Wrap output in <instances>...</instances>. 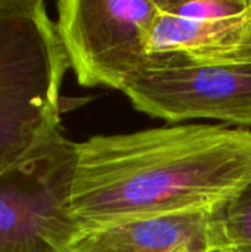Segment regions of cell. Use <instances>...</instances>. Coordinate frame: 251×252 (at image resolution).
I'll use <instances>...</instances> for the list:
<instances>
[{
	"label": "cell",
	"instance_id": "1",
	"mask_svg": "<svg viewBox=\"0 0 251 252\" xmlns=\"http://www.w3.org/2000/svg\"><path fill=\"white\" fill-rule=\"evenodd\" d=\"M77 233L145 217L222 207L251 177V131L176 124L92 136L75 145Z\"/></svg>",
	"mask_w": 251,
	"mask_h": 252
},
{
	"label": "cell",
	"instance_id": "2",
	"mask_svg": "<svg viewBox=\"0 0 251 252\" xmlns=\"http://www.w3.org/2000/svg\"><path fill=\"white\" fill-rule=\"evenodd\" d=\"M70 62L41 0H0V173L61 127Z\"/></svg>",
	"mask_w": 251,
	"mask_h": 252
},
{
	"label": "cell",
	"instance_id": "3",
	"mask_svg": "<svg viewBox=\"0 0 251 252\" xmlns=\"http://www.w3.org/2000/svg\"><path fill=\"white\" fill-rule=\"evenodd\" d=\"M75 145L59 130L0 173V252L67 251L77 235Z\"/></svg>",
	"mask_w": 251,
	"mask_h": 252
},
{
	"label": "cell",
	"instance_id": "4",
	"mask_svg": "<svg viewBox=\"0 0 251 252\" xmlns=\"http://www.w3.org/2000/svg\"><path fill=\"white\" fill-rule=\"evenodd\" d=\"M160 0H61L55 21L70 69L81 87L120 90L149 62Z\"/></svg>",
	"mask_w": 251,
	"mask_h": 252
},
{
	"label": "cell",
	"instance_id": "5",
	"mask_svg": "<svg viewBox=\"0 0 251 252\" xmlns=\"http://www.w3.org/2000/svg\"><path fill=\"white\" fill-rule=\"evenodd\" d=\"M142 114L167 123L216 120L251 126V62L152 66L121 92Z\"/></svg>",
	"mask_w": 251,
	"mask_h": 252
},
{
	"label": "cell",
	"instance_id": "6",
	"mask_svg": "<svg viewBox=\"0 0 251 252\" xmlns=\"http://www.w3.org/2000/svg\"><path fill=\"white\" fill-rule=\"evenodd\" d=\"M65 252H229L220 207L78 232Z\"/></svg>",
	"mask_w": 251,
	"mask_h": 252
},
{
	"label": "cell",
	"instance_id": "7",
	"mask_svg": "<svg viewBox=\"0 0 251 252\" xmlns=\"http://www.w3.org/2000/svg\"><path fill=\"white\" fill-rule=\"evenodd\" d=\"M146 53V68L251 62V21L191 19L161 7Z\"/></svg>",
	"mask_w": 251,
	"mask_h": 252
},
{
	"label": "cell",
	"instance_id": "8",
	"mask_svg": "<svg viewBox=\"0 0 251 252\" xmlns=\"http://www.w3.org/2000/svg\"><path fill=\"white\" fill-rule=\"evenodd\" d=\"M220 216L229 252H251V177L220 207Z\"/></svg>",
	"mask_w": 251,
	"mask_h": 252
},
{
	"label": "cell",
	"instance_id": "9",
	"mask_svg": "<svg viewBox=\"0 0 251 252\" xmlns=\"http://www.w3.org/2000/svg\"><path fill=\"white\" fill-rule=\"evenodd\" d=\"M161 7L191 19L251 21V0H161Z\"/></svg>",
	"mask_w": 251,
	"mask_h": 252
}]
</instances>
